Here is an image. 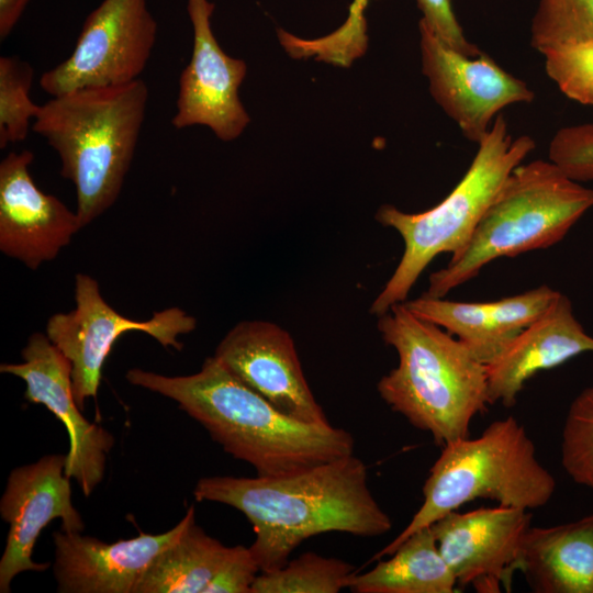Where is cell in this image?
<instances>
[{
    "instance_id": "5b68a950",
    "label": "cell",
    "mask_w": 593,
    "mask_h": 593,
    "mask_svg": "<svg viewBox=\"0 0 593 593\" xmlns=\"http://www.w3.org/2000/svg\"><path fill=\"white\" fill-rule=\"evenodd\" d=\"M591 208L593 190L550 160L521 164L502 184L465 248L429 276L424 294L444 298L497 258L556 245Z\"/></svg>"
},
{
    "instance_id": "8fae6325",
    "label": "cell",
    "mask_w": 593,
    "mask_h": 593,
    "mask_svg": "<svg viewBox=\"0 0 593 593\" xmlns=\"http://www.w3.org/2000/svg\"><path fill=\"white\" fill-rule=\"evenodd\" d=\"M530 517L527 510L499 505L449 512L430 528L458 586L499 593L502 589L511 591L513 575L519 571Z\"/></svg>"
},
{
    "instance_id": "e0dca14e",
    "label": "cell",
    "mask_w": 593,
    "mask_h": 593,
    "mask_svg": "<svg viewBox=\"0 0 593 593\" xmlns=\"http://www.w3.org/2000/svg\"><path fill=\"white\" fill-rule=\"evenodd\" d=\"M194 519L193 506L171 529L104 542L81 532L54 533V575L61 593H136L153 561Z\"/></svg>"
},
{
    "instance_id": "6da1fadb",
    "label": "cell",
    "mask_w": 593,
    "mask_h": 593,
    "mask_svg": "<svg viewBox=\"0 0 593 593\" xmlns=\"http://www.w3.org/2000/svg\"><path fill=\"white\" fill-rule=\"evenodd\" d=\"M193 495L246 516L256 536L249 549L260 572L281 568L310 537L328 532L376 537L392 527L371 494L366 465L354 454L280 475L205 477Z\"/></svg>"
},
{
    "instance_id": "4316f807",
    "label": "cell",
    "mask_w": 593,
    "mask_h": 593,
    "mask_svg": "<svg viewBox=\"0 0 593 593\" xmlns=\"http://www.w3.org/2000/svg\"><path fill=\"white\" fill-rule=\"evenodd\" d=\"M548 77L569 99L593 105V42H566L540 52Z\"/></svg>"
},
{
    "instance_id": "d6986e66",
    "label": "cell",
    "mask_w": 593,
    "mask_h": 593,
    "mask_svg": "<svg viewBox=\"0 0 593 593\" xmlns=\"http://www.w3.org/2000/svg\"><path fill=\"white\" fill-rule=\"evenodd\" d=\"M559 291L540 286L492 302H459L423 294L406 306L465 344L484 365L541 316Z\"/></svg>"
},
{
    "instance_id": "7a4b0ae2",
    "label": "cell",
    "mask_w": 593,
    "mask_h": 593,
    "mask_svg": "<svg viewBox=\"0 0 593 593\" xmlns=\"http://www.w3.org/2000/svg\"><path fill=\"white\" fill-rule=\"evenodd\" d=\"M125 377L133 385L177 402L227 454L253 466L257 475L286 474L354 454L349 432L286 415L214 356L189 376L132 368Z\"/></svg>"
},
{
    "instance_id": "9c48e42d",
    "label": "cell",
    "mask_w": 593,
    "mask_h": 593,
    "mask_svg": "<svg viewBox=\"0 0 593 593\" xmlns=\"http://www.w3.org/2000/svg\"><path fill=\"white\" fill-rule=\"evenodd\" d=\"M157 38L147 0H102L86 18L72 53L43 72L51 97L88 87H111L139 79Z\"/></svg>"
},
{
    "instance_id": "7c38bea8",
    "label": "cell",
    "mask_w": 593,
    "mask_h": 593,
    "mask_svg": "<svg viewBox=\"0 0 593 593\" xmlns=\"http://www.w3.org/2000/svg\"><path fill=\"white\" fill-rule=\"evenodd\" d=\"M21 356L22 362L1 363L0 371L22 379L24 399L44 405L64 424L69 436L65 473L89 496L103 479L114 438L81 413L72 391L71 365L46 334L33 333Z\"/></svg>"
},
{
    "instance_id": "d4e9b609",
    "label": "cell",
    "mask_w": 593,
    "mask_h": 593,
    "mask_svg": "<svg viewBox=\"0 0 593 593\" xmlns=\"http://www.w3.org/2000/svg\"><path fill=\"white\" fill-rule=\"evenodd\" d=\"M581 41L593 42V0H539L530 27L536 51Z\"/></svg>"
},
{
    "instance_id": "30bf717a",
    "label": "cell",
    "mask_w": 593,
    "mask_h": 593,
    "mask_svg": "<svg viewBox=\"0 0 593 593\" xmlns=\"http://www.w3.org/2000/svg\"><path fill=\"white\" fill-rule=\"evenodd\" d=\"M423 74L436 103L458 125L462 135L479 143L505 107L532 102L534 91L481 52L467 56L444 42L421 19Z\"/></svg>"
},
{
    "instance_id": "5bb4252c",
    "label": "cell",
    "mask_w": 593,
    "mask_h": 593,
    "mask_svg": "<svg viewBox=\"0 0 593 593\" xmlns=\"http://www.w3.org/2000/svg\"><path fill=\"white\" fill-rule=\"evenodd\" d=\"M214 3L187 0L193 29V49L179 78L175 128L205 125L222 141L238 137L250 119L243 107L238 88L247 66L243 59L226 55L211 29Z\"/></svg>"
},
{
    "instance_id": "9a60e30c",
    "label": "cell",
    "mask_w": 593,
    "mask_h": 593,
    "mask_svg": "<svg viewBox=\"0 0 593 593\" xmlns=\"http://www.w3.org/2000/svg\"><path fill=\"white\" fill-rule=\"evenodd\" d=\"M214 357L286 415L304 423H329L305 379L293 338L278 324L237 323L219 343Z\"/></svg>"
},
{
    "instance_id": "52a82bcc",
    "label": "cell",
    "mask_w": 593,
    "mask_h": 593,
    "mask_svg": "<svg viewBox=\"0 0 593 593\" xmlns=\"http://www.w3.org/2000/svg\"><path fill=\"white\" fill-rule=\"evenodd\" d=\"M535 146L528 135L513 138L504 116L499 114L478 143L467 172L441 202L421 213H406L388 204L377 211L376 220L401 235L404 251L370 305L371 314L380 316L405 302L436 256L443 253L454 256L465 248L506 178Z\"/></svg>"
},
{
    "instance_id": "3957f363",
    "label": "cell",
    "mask_w": 593,
    "mask_h": 593,
    "mask_svg": "<svg viewBox=\"0 0 593 593\" xmlns=\"http://www.w3.org/2000/svg\"><path fill=\"white\" fill-rule=\"evenodd\" d=\"M377 326L399 357L398 366L378 382L381 399L437 445L469 437L471 421L490 404L486 366L404 302L378 316Z\"/></svg>"
},
{
    "instance_id": "f546056e",
    "label": "cell",
    "mask_w": 593,
    "mask_h": 593,
    "mask_svg": "<svg viewBox=\"0 0 593 593\" xmlns=\"http://www.w3.org/2000/svg\"><path fill=\"white\" fill-rule=\"evenodd\" d=\"M423 13L422 20L449 46L467 55L481 53L478 46L467 40L460 26L451 0H416Z\"/></svg>"
},
{
    "instance_id": "7402d4cb",
    "label": "cell",
    "mask_w": 593,
    "mask_h": 593,
    "mask_svg": "<svg viewBox=\"0 0 593 593\" xmlns=\"http://www.w3.org/2000/svg\"><path fill=\"white\" fill-rule=\"evenodd\" d=\"M233 547L221 544L191 521L143 575L136 593H205Z\"/></svg>"
},
{
    "instance_id": "4dcf8cb0",
    "label": "cell",
    "mask_w": 593,
    "mask_h": 593,
    "mask_svg": "<svg viewBox=\"0 0 593 593\" xmlns=\"http://www.w3.org/2000/svg\"><path fill=\"white\" fill-rule=\"evenodd\" d=\"M31 0H0V40L3 42L20 21Z\"/></svg>"
},
{
    "instance_id": "484cf974",
    "label": "cell",
    "mask_w": 593,
    "mask_h": 593,
    "mask_svg": "<svg viewBox=\"0 0 593 593\" xmlns=\"http://www.w3.org/2000/svg\"><path fill=\"white\" fill-rule=\"evenodd\" d=\"M561 462L574 482L593 490V385L570 404L562 429Z\"/></svg>"
},
{
    "instance_id": "cb8c5ba5",
    "label": "cell",
    "mask_w": 593,
    "mask_h": 593,
    "mask_svg": "<svg viewBox=\"0 0 593 593\" xmlns=\"http://www.w3.org/2000/svg\"><path fill=\"white\" fill-rule=\"evenodd\" d=\"M33 66L18 56L0 57V148L26 138L40 105L30 97Z\"/></svg>"
},
{
    "instance_id": "4fadbf2b",
    "label": "cell",
    "mask_w": 593,
    "mask_h": 593,
    "mask_svg": "<svg viewBox=\"0 0 593 593\" xmlns=\"http://www.w3.org/2000/svg\"><path fill=\"white\" fill-rule=\"evenodd\" d=\"M66 455H46L36 462L13 469L0 501V514L9 524L0 560V592L22 572L45 571L49 564L32 559L42 530L54 519L61 529L82 532L83 521L71 502L70 478L65 473Z\"/></svg>"
},
{
    "instance_id": "f1b7e54d",
    "label": "cell",
    "mask_w": 593,
    "mask_h": 593,
    "mask_svg": "<svg viewBox=\"0 0 593 593\" xmlns=\"http://www.w3.org/2000/svg\"><path fill=\"white\" fill-rule=\"evenodd\" d=\"M260 573L249 547L234 546L226 562L208 585L205 593H251Z\"/></svg>"
},
{
    "instance_id": "ba28073f",
    "label": "cell",
    "mask_w": 593,
    "mask_h": 593,
    "mask_svg": "<svg viewBox=\"0 0 593 593\" xmlns=\"http://www.w3.org/2000/svg\"><path fill=\"white\" fill-rule=\"evenodd\" d=\"M74 310L52 315L46 335L71 365L72 391L81 410L97 395L102 369L114 343L125 333L139 331L164 347L182 349L178 337L194 331L197 320L174 306L137 321L116 312L102 296L98 281L86 275L75 278Z\"/></svg>"
},
{
    "instance_id": "8992f818",
    "label": "cell",
    "mask_w": 593,
    "mask_h": 593,
    "mask_svg": "<svg viewBox=\"0 0 593 593\" xmlns=\"http://www.w3.org/2000/svg\"><path fill=\"white\" fill-rule=\"evenodd\" d=\"M555 491L556 480L539 462L524 426L513 416L494 421L477 438L443 446L425 480L423 504L371 560L390 556L414 532L475 499L529 511L546 505Z\"/></svg>"
},
{
    "instance_id": "2e32d148",
    "label": "cell",
    "mask_w": 593,
    "mask_h": 593,
    "mask_svg": "<svg viewBox=\"0 0 593 593\" xmlns=\"http://www.w3.org/2000/svg\"><path fill=\"white\" fill-rule=\"evenodd\" d=\"M31 150L9 153L0 163V249L36 270L57 257L82 228L77 212L34 182Z\"/></svg>"
},
{
    "instance_id": "83f0119b",
    "label": "cell",
    "mask_w": 593,
    "mask_h": 593,
    "mask_svg": "<svg viewBox=\"0 0 593 593\" xmlns=\"http://www.w3.org/2000/svg\"><path fill=\"white\" fill-rule=\"evenodd\" d=\"M549 160L574 181H592L593 124L560 128L550 142Z\"/></svg>"
},
{
    "instance_id": "ac0fdd59",
    "label": "cell",
    "mask_w": 593,
    "mask_h": 593,
    "mask_svg": "<svg viewBox=\"0 0 593 593\" xmlns=\"http://www.w3.org/2000/svg\"><path fill=\"white\" fill-rule=\"evenodd\" d=\"M583 353H593V337L575 318L570 300L559 292L541 316L485 365L490 404L513 406L534 374Z\"/></svg>"
},
{
    "instance_id": "ffe728a7",
    "label": "cell",
    "mask_w": 593,
    "mask_h": 593,
    "mask_svg": "<svg viewBox=\"0 0 593 593\" xmlns=\"http://www.w3.org/2000/svg\"><path fill=\"white\" fill-rule=\"evenodd\" d=\"M519 572L536 593H593V513L561 525L530 526Z\"/></svg>"
},
{
    "instance_id": "277c9868",
    "label": "cell",
    "mask_w": 593,
    "mask_h": 593,
    "mask_svg": "<svg viewBox=\"0 0 593 593\" xmlns=\"http://www.w3.org/2000/svg\"><path fill=\"white\" fill-rule=\"evenodd\" d=\"M143 79L76 89L40 105L32 131L58 154L60 175L76 189L85 227L118 200L148 103Z\"/></svg>"
},
{
    "instance_id": "44dd1931",
    "label": "cell",
    "mask_w": 593,
    "mask_h": 593,
    "mask_svg": "<svg viewBox=\"0 0 593 593\" xmlns=\"http://www.w3.org/2000/svg\"><path fill=\"white\" fill-rule=\"evenodd\" d=\"M390 556L365 573L354 572L346 589L355 593L458 592L430 526L414 532Z\"/></svg>"
},
{
    "instance_id": "603a6c76",
    "label": "cell",
    "mask_w": 593,
    "mask_h": 593,
    "mask_svg": "<svg viewBox=\"0 0 593 593\" xmlns=\"http://www.w3.org/2000/svg\"><path fill=\"white\" fill-rule=\"evenodd\" d=\"M354 572L344 560L305 552L277 570L260 572L251 593H337Z\"/></svg>"
}]
</instances>
